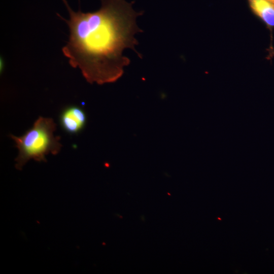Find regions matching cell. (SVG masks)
<instances>
[{"label": "cell", "instance_id": "obj_1", "mask_svg": "<svg viewBox=\"0 0 274 274\" xmlns=\"http://www.w3.org/2000/svg\"><path fill=\"white\" fill-rule=\"evenodd\" d=\"M62 1L69 19L58 15L70 29L68 41L62 51L70 64L79 68L90 84L117 81L130 62L123 55L124 50L131 49L138 53L135 46L139 43L135 35L143 31L136 20L143 12L135 11L134 2L126 0H100L98 10L87 13L80 9L75 12L66 0Z\"/></svg>", "mask_w": 274, "mask_h": 274}, {"label": "cell", "instance_id": "obj_2", "mask_svg": "<svg viewBox=\"0 0 274 274\" xmlns=\"http://www.w3.org/2000/svg\"><path fill=\"white\" fill-rule=\"evenodd\" d=\"M56 129V124L52 118L40 116L32 127L22 135H10L18 150V155L15 159L17 169H21L31 159L46 161V155L59 153L62 145L59 142L60 137L54 136Z\"/></svg>", "mask_w": 274, "mask_h": 274}, {"label": "cell", "instance_id": "obj_3", "mask_svg": "<svg viewBox=\"0 0 274 274\" xmlns=\"http://www.w3.org/2000/svg\"><path fill=\"white\" fill-rule=\"evenodd\" d=\"M87 121L85 111L77 106H70L64 108L59 115L60 125L66 132L75 134L81 131Z\"/></svg>", "mask_w": 274, "mask_h": 274}, {"label": "cell", "instance_id": "obj_4", "mask_svg": "<svg viewBox=\"0 0 274 274\" xmlns=\"http://www.w3.org/2000/svg\"><path fill=\"white\" fill-rule=\"evenodd\" d=\"M252 11L268 26H274V2L271 0H248Z\"/></svg>", "mask_w": 274, "mask_h": 274}, {"label": "cell", "instance_id": "obj_5", "mask_svg": "<svg viewBox=\"0 0 274 274\" xmlns=\"http://www.w3.org/2000/svg\"><path fill=\"white\" fill-rule=\"evenodd\" d=\"M271 1L274 2V0H271Z\"/></svg>", "mask_w": 274, "mask_h": 274}]
</instances>
